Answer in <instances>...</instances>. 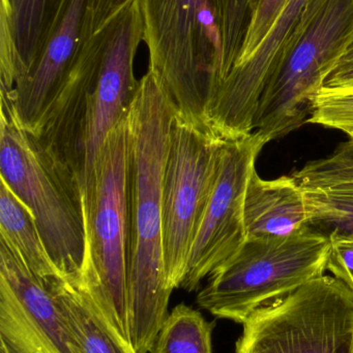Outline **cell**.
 <instances>
[{
	"mask_svg": "<svg viewBox=\"0 0 353 353\" xmlns=\"http://www.w3.org/2000/svg\"><path fill=\"white\" fill-rule=\"evenodd\" d=\"M97 33L101 55L87 115L82 196L90 187L99 149L112 128L128 115L138 90L134 60L144 34L141 0H128Z\"/></svg>",
	"mask_w": 353,
	"mask_h": 353,
	"instance_id": "10",
	"label": "cell"
},
{
	"mask_svg": "<svg viewBox=\"0 0 353 353\" xmlns=\"http://www.w3.org/2000/svg\"><path fill=\"white\" fill-rule=\"evenodd\" d=\"M353 86V39L341 59L325 80L327 88Z\"/></svg>",
	"mask_w": 353,
	"mask_h": 353,
	"instance_id": "25",
	"label": "cell"
},
{
	"mask_svg": "<svg viewBox=\"0 0 353 353\" xmlns=\"http://www.w3.org/2000/svg\"><path fill=\"white\" fill-rule=\"evenodd\" d=\"M345 134H347L348 138H350V140H353V130H347Z\"/></svg>",
	"mask_w": 353,
	"mask_h": 353,
	"instance_id": "26",
	"label": "cell"
},
{
	"mask_svg": "<svg viewBox=\"0 0 353 353\" xmlns=\"http://www.w3.org/2000/svg\"><path fill=\"white\" fill-rule=\"evenodd\" d=\"M74 353H137L106 319L90 294L68 281L50 288Z\"/></svg>",
	"mask_w": 353,
	"mask_h": 353,
	"instance_id": "17",
	"label": "cell"
},
{
	"mask_svg": "<svg viewBox=\"0 0 353 353\" xmlns=\"http://www.w3.org/2000/svg\"><path fill=\"white\" fill-rule=\"evenodd\" d=\"M0 179L32 214L46 249L64 279L80 283L86 249L80 185L3 103Z\"/></svg>",
	"mask_w": 353,
	"mask_h": 353,
	"instance_id": "4",
	"label": "cell"
},
{
	"mask_svg": "<svg viewBox=\"0 0 353 353\" xmlns=\"http://www.w3.org/2000/svg\"><path fill=\"white\" fill-rule=\"evenodd\" d=\"M308 2L287 0L254 53L230 70L207 117V126L222 140H238L254 132V118L261 93Z\"/></svg>",
	"mask_w": 353,
	"mask_h": 353,
	"instance_id": "12",
	"label": "cell"
},
{
	"mask_svg": "<svg viewBox=\"0 0 353 353\" xmlns=\"http://www.w3.org/2000/svg\"><path fill=\"white\" fill-rule=\"evenodd\" d=\"M352 39L353 0H309L261 93L254 132L269 143L306 124Z\"/></svg>",
	"mask_w": 353,
	"mask_h": 353,
	"instance_id": "5",
	"label": "cell"
},
{
	"mask_svg": "<svg viewBox=\"0 0 353 353\" xmlns=\"http://www.w3.org/2000/svg\"><path fill=\"white\" fill-rule=\"evenodd\" d=\"M292 175L304 194L308 226L327 236L353 238V140Z\"/></svg>",
	"mask_w": 353,
	"mask_h": 353,
	"instance_id": "14",
	"label": "cell"
},
{
	"mask_svg": "<svg viewBox=\"0 0 353 353\" xmlns=\"http://www.w3.org/2000/svg\"><path fill=\"white\" fill-rule=\"evenodd\" d=\"M0 242L10 247L20 257L46 290L66 281L52 261L32 214L2 180L0 181Z\"/></svg>",
	"mask_w": 353,
	"mask_h": 353,
	"instance_id": "18",
	"label": "cell"
},
{
	"mask_svg": "<svg viewBox=\"0 0 353 353\" xmlns=\"http://www.w3.org/2000/svg\"><path fill=\"white\" fill-rule=\"evenodd\" d=\"M87 0H52L39 55L28 74L0 94L17 121L35 134L74 65L84 41Z\"/></svg>",
	"mask_w": 353,
	"mask_h": 353,
	"instance_id": "11",
	"label": "cell"
},
{
	"mask_svg": "<svg viewBox=\"0 0 353 353\" xmlns=\"http://www.w3.org/2000/svg\"><path fill=\"white\" fill-rule=\"evenodd\" d=\"M267 144L254 132L225 141L219 176L200 228L193 243L180 288L192 292L201 282L236 254L247 241L245 197L256 161Z\"/></svg>",
	"mask_w": 353,
	"mask_h": 353,
	"instance_id": "9",
	"label": "cell"
},
{
	"mask_svg": "<svg viewBox=\"0 0 353 353\" xmlns=\"http://www.w3.org/2000/svg\"><path fill=\"white\" fill-rule=\"evenodd\" d=\"M225 141L176 112L163 179V248L172 290L180 288L189 255L219 176Z\"/></svg>",
	"mask_w": 353,
	"mask_h": 353,
	"instance_id": "8",
	"label": "cell"
},
{
	"mask_svg": "<svg viewBox=\"0 0 353 353\" xmlns=\"http://www.w3.org/2000/svg\"><path fill=\"white\" fill-rule=\"evenodd\" d=\"M244 215L247 239L290 236L308 226L304 194L292 175L265 180L255 170L247 186Z\"/></svg>",
	"mask_w": 353,
	"mask_h": 353,
	"instance_id": "15",
	"label": "cell"
},
{
	"mask_svg": "<svg viewBox=\"0 0 353 353\" xmlns=\"http://www.w3.org/2000/svg\"><path fill=\"white\" fill-rule=\"evenodd\" d=\"M141 6L149 70L161 79L180 115L207 126L224 82L217 2L141 0Z\"/></svg>",
	"mask_w": 353,
	"mask_h": 353,
	"instance_id": "3",
	"label": "cell"
},
{
	"mask_svg": "<svg viewBox=\"0 0 353 353\" xmlns=\"http://www.w3.org/2000/svg\"><path fill=\"white\" fill-rule=\"evenodd\" d=\"M128 0H87L84 41L97 34Z\"/></svg>",
	"mask_w": 353,
	"mask_h": 353,
	"instance_id": "24",
	"label": "cell"
},
{
	"mask_svg": "<svg viewBox=\"0 0 353 353\" xmlns=\"http://www.w3.org/2000/svg\"><path fill=\"white\" fill-rule=\"evenodd\" d=\"M0 353H10L8 352V350H6V347H4L3 345H1V344H0Z\"/></svg>",
	"mask_w": 353,
	"mask_h": 353,
	"instance_id": "27",
	"label": "cell"
},
{
	"mask_svg": "<svg viewBox=\"0 0 353 353\" xmlns=\"http://www.w3.org/2000/svg\"><path fill=\"white\" fill-rule=\"evenodd\" d=\"M52 0H1L0 93L10 92L39 55Z\"/></svg>",
	"mask_w": 353,
	"mask_h": 353,
	"instance_id": "16",
	"label": "cell"
},
{
	"mask_svg": "<svg viewBox=\"0 0 353 353\" xmlns=\"http://www.w3.org/2000/svg\"><path fill=\"white\" fill-rule=\"evenodd\" d=\"M236 353H353V292L333 276L307 282L242 323Z\"/></svg>",
	"mask_w": 353,
	"mask_h": 353,
	"instance_id": "7",
	"label": "cell"
},
{
	"mask_svg": "<svg viewBox=\"0 0 353 353\" xmlns=\"http://www.w3.org/2000/svg\"><path fill=\"white\" fill-rule=\"evenodd\" d=\"M176 112L161 79L149 70L139 80L128 113L132 134L128 325L137 353L151 352L173 292L168 285L164 261L163 179Z\"/></svg>",
	"mask_w": 353,
	"mask_h": 353,
	"instance_id": "1",
	"label": "cell"
},
{
	"mask_svg": "<svg viewBox=\"0 0 353 353\" xmlns=\"http://www.w3.org/2000/svg\"><path fill=\"white\" fill-rule=\"evenodd\" d=\"M307 123L318 124L343 132L353 130V86L323 87L313 97Z\"/></svg>",
	"mask_w": 353,
	"mask_h": 353,
	"instance_id": "21",
	"label": "cell"
},
{
	"mask_svg": "<svg viewBox=\"0 0 353 353\" xmlns=\"http://www.w3.org/2000/svg\"><path fill=\"white\" fill-rule=\"evenodd\" d=\"M331 240L307 226L286 236L248 238L209 276L197 294L200 308L220 319L244 323L327 272Z\"/></svg>",
	"mask_w": 353,
	"mask_h": 353,
	"instance_id": "6",
	"label": "cell"
},
{
	"mask_svg": "<svg viewBox=\"0 0 353 353\" xmlns=\"http://www.w3.org/2000/svg\"><path fill=\"white\" fill-rule=\"evenodd\" d=\"M131 191L132 134L128 114L112 128L99 149L90 187L83 197L86 249L78 285L90 294L106 319L128 342Z\"/></svg>",
	"mask_w": 353,
	"mask_h": 353,
	"instance_id": "2",
	"label": "cell"
},
{
	"mask_svg": "<svg viewBox=\"0 0 353 353\" xmlns=\"http://www.w3.org/2000/svg\"><path fill=\"white\" fill-rule=\"evenodd\" d=\"M327 271L353 292V238L332 236Z\"/></svg>",
	"mask_w": 353,
	"mask_h": 353,
	"instance_id": "23",
	"label": "cell"
},
{
	"mask_svg": "<svg viewBox=\"0 0 353 353\" xmlns=\"http://www.w3.org/2000/svg\"><path fill=\"white\" fill-rule=\"evenodd\" d=\"M0 344L10 353H61L31 321L0 277Z\"/></svg>",
	"mask_w": 353,
	"mask_h": 353,
	"instance_id": "20",
	"label": "cell"
},
{
	"mask_svg": "<svg viewBox=\"0 0 353 353\" xmlns=\"http://www.w3.org/2000/svg\"><path fill=\"white\" fill-rule=\"evenodd\" d=\"M287 0H249V18L236 64L251 57L273 27ZM233 65V66H234Z\"/></svg>",
	"mask_w": 353,
	"mask_h": 353,
	"instance_id": "22",
	"label": "cell"
},
{
	"mask_svg": "<svg viewBox=\"0 0 353 353\" xmlns=\"http://www.w3.org/2000/svg\"><path fill=\"white\" fill-rule=\"evenodd\" d=\"M99 55L101 35L97 33L83 41L70 74L32 134L56 163L78 181L81 192L84 183L87 115Z\"/></svg>",
	"mask_w": 353,
	"mask_h": 353,
	"instance_id": "13",
	"label": "cell"
},
{
	"mask_svg": "<svg viewBox=\"0 0 353 353\" xmlns=\"http://www.w3.org/2000/svg\"><path fill=\"white\" fill-rule=\"evenodd\" d=\"M215 321L180 303L162 325L151 353H213Z\"/></svg>",
	"mask_w": 353,
	"mask_h": 353,
	"instance_id": "19",
	"label": "cell"
}]
</instances>
